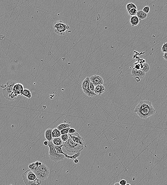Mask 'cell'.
<instances>
[{"instance_id": "3", "label": "cell", "mask_w": 167, "mask_h": 185, "mask_svg": "<svg viewBox=\"0 0 167 185\" xmlns=\"http://www.w3.org/2000/svg\"><path fill=\"white\" fill-rule=\"evenodd\" d=\"M47 146L49 147V156L51 160L57 162L63 161L65 158L64 155H59L57 153L52 141H48Z\"/></svg>"}, {"instance_id": "25", "label": "cell", "mask_w": 167, "mask_h": 185, "mask_svg": "<svg viewBox=\"0 0 167 185\" xmlns=\"http://www.w3.org/2000/svg\"><path fill=\"white\" fill-rule=\"evenodd\" d=\"M132 8H135V9H137V6L134 3H128L126 5V9L128 12V13L130 10Z\"/></svg>"}, {"instance_id": "16", "label": "cell", "mask_w": 167, "mask_h": 185, "mask_svg": "<svg viewBox=\"0 0 167 185\" xmlns=\"http://www.w3.org/2000/svg\"><path fill=\"white\" fill-rule=\"evenodd\" d=\"M54 148L55 149V150L57 151V153L59 155H64L65 156V158L69 159L70 156L67 155V153H65L64 152L62 149V148L63 147V145L60 146H57L54 145Z\"/></svg>"}, {"instance_id": "20", "label": "cell", "mask_w": 167, "mask_h": 185, "mask_svg": "<svg viewBox=\"0 0 167 185\" xmlns=\"http://www.w3.org/2000/svg\"><path fill=\"white\" fill-rule=\"evenodd\" d=\"M140 70H141L145 73H148L149 71L150 66L148 63H144L141 66V67H140Z\"/></svg>"}, {"instance_id": "15", "label": "cell", "mask_w": 167, "mask_h": 185, "mask_svg": "<svg viewBox=\"0 0 167 185\" xmlns=\"http://www.w3.org/2000/svg\"><path fill=\"white\" fill-rule=\"evenodd\" d=\"M23 181L25 185H42L44 181L40 180L37 178L33 181Z\"/></svg>"}, {"instance_id": "40", "label": "cell", "mask_w": 167, "mask_h": 185, "mask_svg": "<svg viewBox=\"0 0 167 185\" xmlns=\"http://www.w3.org/2000/svg\"><path fill=\"white\" fill-rule=\"evenodd\" d=\"M114 185H121L120 184H119V183H115V184H114Z\"/></svg>"}, {"instance_id": "18", "label": "cell", "mask_w": 167, "mask_h": 185, "mask_svg": "<svg viewBox=\"0 0 167 185\" xmlns=\"http://www.w3.org/2000/svg\"><path fill=\"white\" fill-rule=\"evenodd\" d=\"M140 20L137 16L131 17L130 20V23L132 26L134 27L137 26L139 23Z\"/></svg>"}, {"instance_id": "37", "label": "cell", "mask_w": 167, "mask_h": 185, "mask_svg": "<svg viewBox=\"0 0 167 185\" xmlns=\"http://www.w3.org/2000/svg\"><path fill=\"white\" fill-rule=\"evenodd\" d=\"M48 141H45L43 142V144L45 146H47L48 144Z\"/></svg>"}, {"instance_id": "8", "label": "cell", "mask_w": 167, "mask_h": 185, "mask_svg": "<svg viewBox=\"0 0 167 185\" xmlns=\"http://www.w3.org/2000/svg\"><path fill=\"white\" fill-rule=\"evenodd\" d=\"M22 177L23 180L33 181L37 178L34 173L30 169L23 173Z\"/></svg>"}, {"instance_id": "21", "label": "cell", "mask_w": 167, "mask_h": 185, "mask_svg": "<svg viewBox=\"0 0 167 185\" xmlns=\"http://www.w3.org/2000/svg\"><path fill=\"white\" fill-rule=\"evenodd\" d=\"M52 138H60L61 136L60 131L57 129V128H55L52 129Z\"/></svg>"}, {"instance_id": "35", "label": "cell", "mask_w": 167, "mask_h": 185, "mask_svg": "<svg viewBox=\"0 0 167 185\" xmlns=\"http://www.w3.org/2000/svg\"><path fill=\"white\" fill-rule=\"evenodd\" d=\"M121 185H126L127 184V181L124 179H122L119 183Z\"/></svg>"}, {"instance_id": "32", "label": "cell", "mask_w": 167, "mask_h": 185, "mask_svg": "<svg viewBox=\"0 0 167 185\" xmlns=\"http://www.w3.org/2000/svg\"><path fill=\"white\" fill-rule=\"evenodd\" d=\"M142 11H143V12H144L145 13L148 14L149 12L150 11V7L148 6H146L144 7L143 8Z\"/></svg>"}, {"instance_id": "5", "label": "cell", "mask_w": 167, "mask_h": 185, "mask_svg": "<svg viewBox=\"0 0 167 185\" xmlns=\"http://www.w3.org/2000/svg\"><path fill=\"white\" fill-rule=\"evenodd\" d=\"M18 82L14 80H9L7 82L6 85H1L0 87L3 88L2 93L4 97L7 99L9 95L13 92L14 86Z\"/></svg>"}, {"instance_id": "30", "label": "cell", "mask_w": 167, "mask_h": 185, "mask_svg": "<svg viewBox=\"0 0 167 185\" xmlns=\"http://www.w3.org/2000/svg\"><path fill=\"white\" fill-rule=\"evenodd\" d=\"M161 51L162 52H167V45L166 42L163 43L161 48Z\"/></svg>"}, {"instance_id": "22", "label": "cell", "mask_w": 167, "mask_h": 185, "mask_svg": "<svg viewBox=\"0 0 167 185\" xmlns=\"http://www.w3.org/2000/svg\"><path fill=\"white\" fill-rule=\"evenodd\" d=\"M52 142L54 145L57 146H60L63 145V141L61 140L60 137L53 138Z\"/></svg>"}, {"instance_id": "11", "label": "cell", "mask_w": 167, "mask_h": 185, "mask_svg": "<svg viewBox=\"0 0 167 185\" xmlns=\"http://www.w3.org/2000/svg\"><path fill=\"white\" fill-rule=\"evenodd\" d=\"M152 106L151 101H150L149 100L141 101L139 102L138 105L136 106L134 111L142 109L144 108H148Z\"/></svg>"}, {"instance_id": "29", "label": "cell", "mask_w": 167, "mask_h": 185, "mask_svg": "<svg viewBox=\"0 0 167 185\" xmlns=\"http://www.w3.org/2000/svg\"><path fill=\"white\" fill-rule=\"evenodd\" d=\"M80 155V152H77V153H75V154H74L73 156H70L69 159H74H74H76V158H77L79 157Z\"/></svg>"}, {"instance_id": "24", "label": "cell", "mask_w": 167, "mask_h": 185, "mask_svg": "<svg viewBox=\"0 0 167 185\" xmlns=\"http://www.w3.org/2000/svg\"><path fill=\"white\" fill-rule=\"evenodd\" d=\"M71 125L68 123H63L61 124H60L57 127V129L59 130L60 131H61L62 130L65 129L67 128H70Z\"/></svg>"}, {"instance_id": "4", "label": "cell", "mask_w": 167, "mask_h": 185, "mask_svg": "<svg viewBox=\"0 0 167 185\" xmlns=\"http://www.w3.org/2000/svg\"><path fill=\"white\" fill-rule=\"evenodd\" d=\"M134 112L136 113L140 118L146 119L154 115L155 112V110L154 109L153 106H152L148 108H144L142 109L136 111H134Z\"/></svg>"}, {"instance_id": "13", "label": "cell", "mask_w": 167, "mask_h": 185, "mask_svg": "<svg viewBox=\"0 0 167 185\" xmlns=\"http://www.w3.org/2000/svg\"><path fill=\"white\" fill-rule=\"evenodd\" d=\"M24 86L23 84L17 83L14 86L13 88L14 92L17 96L19 95H21L24 90Z\"/></svg>"}, {"instance_id": "31", "label": "cell", "mask_w": 167, "mask_h": 185, "mask_svg": "<svg viewBox=\"0 0 167 185\" xmlns=\"http://www.w3.org/2000/svg\"><path fill=\"white\" fill-rule=\"evenodd\" d=\"M70 129V128H69L62 130L60 131L61 135L68 134V132H69V130Z\"/></svg>"}, {"instance_id": "7", "label": "cell", "mask_w": 167, "mask_h": 185, "mask_svg": "<svg viewBox=\"0 0 167 185\" xmlns=\"http://www.w3.org/2000/svg\"><path fill=\"white\" fill-rule=\"evenodd\" d=\"M68 135L74 142L77 143L79 144L86 146L84 139L81 137V136L77 132H75L74 134H69Z\"/></svg>"}, {"instance_id": "41", "label": "cell", "mask_w": 167, "mask_h": 185, "mask_svg": "<svg viewBox=\"0 0 167 185\" xmlns=\"http://www.w3.org/2000/svg\"><path fill=\"white\" fill-rule=\"evenodd\" d=\"M126 185H131L129 184H127Z\"/></svg>"}, {"instance_id": "2", "label": "cell", "mask_w": 167, "mask_h": 185, "mask_svg": "<svg viewBox=\"0 0 167 185\" xmlns=\"http://www.w3.org/2000/svg\"><path fill=\"white\" fill-rule=\"evenodd\" d=\"M53 27L56 34L60 36L65 35L67 31L70 29L69 25L64 23L61 20L54 22Z\"/></svg>"}, {"instance_id": "17", "label": "cell", "mask_w": 167, "mask_h": 185, "mask_svg": "<svg viewBox=\"0 0 167 185\" xmlns=\"http://www.w3.org/2000/svg\"><path fill=\"white\" fill-rule=\"evenodd\" d=\"M52 129H49L46 130L45 131V137L47 141H52Z\"/></svg>"}, {"instance_id": "28", "label": "cell", "mask_w": 167, "mask_h": 185, "mask_svg": "<svg viewBox=\"0 0 167 185\" xmlns=\"http://www.w3.org/2000/svg\"><path fill=\"white\" fill-rule=\"evenodd\" d=\"M69 136L68 134H66L62 135L60 136L61 140L63 142H65L68 140L69 139Z\"/></svg>"}, {"instance_id": "39", "label": "cell", "mask_w": 167, "mask_h": 185, "mask_svg": "<svg viewBox=\"0 0 167 185\" xmlns=\"http://www.w3.org/2000/svg\"><path fill=\"white\" fill-rule=\"evenodd\" d=\"M134 79L135 80H136V81H137V82H138L140 81V78H139L138 77L135 78Z\"/></svg>"}, {"instance_id": "1", "label": "cell", "mask_w": 167, "mask_h": 185, "mask_svg": "<svg viewBox=\"0 0 167 185\" xmlns=\"http://www.w3.org/2000/svg\"><path fill=\"white\" fill-rule=\"evenodd\" d=\"M63 146L67 152L72 153L80 152L84 149V147H86V146L79 144L74 142L69 136L68 140L65 142Z\"/></svg>"}, {"instance_id": "9", "label": "cell", "mask_w": 167, "mask_h": 185, "mask_svg": "<svg viewBox=\"0 0 167 185\" xmlns=\"http://www.w3.org/2000/svg\"><path fill=\"white\" fill-rule=\"evenodd\" d=\"M33 172L36 175L37 178L43 181H45L47 179L50 174L49 173L39 170L37 168Z\"/></svg>"}, {"instance_id": "27", "label": "cell", "mask_w": 167, "mask_h": 185, "mask_svg": "<svg viewBox=\"0 0 167 185\" xmlns=\"http://www.w3.org/2000/svg\"><path fill=\"white\" fill-rule=\"evenodd\" d=\"M137 12H138L137 9H135V8H132L130 10L128 13L130 16L132 17V16H135L137 14Z\"/></svg>"}, {"instance_id": "10", "label": "cell", "mask_w": 167, "mask_h": 185, "mask_svg": "<svg viewBox=\"0 0 167 185\" xmlns=\"http://www.w3.org/2000/svg\"><path fill=\"white\" fill-rule=\"evenodd\" d=\"M89 80L95 87L98 85H103V80L100 76L96 75L92 76L89 78Z\"/></svg>"}, {"instance_id": "34", "label": "cell", "mask_w": 167, "mask_h": 185, "mask_svg": "<svg viewBox=\"0 0 167 185\" xmlns=\"http://www.w3.org/2000/svg\"><path fill=\"white\" fill-rule=\"evenodd\" d=\"M76 132V130L74 129L73 128L70 129L69 130V132H68V134H74V133H75Z\"/></svg>"}, {"instance_id": "12", "label": "cell", "mask_w": 167, "mask_h": 185, "mask_svg": "<svg viewBox=\"0 0 167 185\" xmlns=\"http://www.w3.org/2000/svg\"><path fill=\"white\" fill-rule=\"evenodd\" d=\"M132 76L135 78L138 77L140 79H143L145 77V73L140 70H136L134 68L132 69L131 71Z\"/></svg>"}, {"instance_id": "33", "label": "cell", "mask_w": 167, "mask_h": 185, "mask_svg": "<svg viewBox=\"0 0 167 185\" xmlns=\"http://www.w3.org/2000/svg\"><path fill=\"white\" fill-rule=\"evenodd\" d=\"M95 87V86H94V85H93V83L90 81L89 84V89H90L91 92H92L93 93H94Z\"/></svg>"}, {"instance_id": "38", "label": "cell", "mask_w": 167, "mask_h": 185, "mask_svg": "<svg viewBox=\"0 0 167 185\" xmlns=\"http://www.w3.org/2000/svg\"><path fill=\"white\" fill-rule=\"evenodd\" d=\"M74 162L75 163H78L79 162V160L77 158L74 159Z\"/></svg>"}, {"instance_id": "19", "label": "cell", "mask_w": 167, "mask_h": 185, "mask_svg": "<svg viewBox=\"0 0 167 185\" xmlns=\"http://www.w3.org/2000/svg\"><path fill=\"white\" fill-rule=\"evenodd\" d=\"M136 15L139 20L145 19L148 16V14L145 13L142 10L138 11Z\"/></svg>"}, {"instance_id": "36", "label": "cell", "mask_w": 167, "mask_h": 185, "mask_svg": "<svg viewBox=\"0 0 167 185\" xmlns=\"http://www.w3.org/2000/svg\"><path fill=\"white\" fill-rule=\"evenodd\" d=\"M163 58L165 59V60H167V53L165 52L164 53V54H163Z\"/></svg>"}, {"instance_id": "23", "label": "cell", "mask_w": 167, "mask_h": 185, "mask_svg": "<svg viewBox=\"0 0 167 185\" xmlns=\"http://www.w3.org/2000/svg\"><path fill=\"white\" fill-rule=\"evenodd\" d=\"M21 95H23L28 99H30L32 97V94L30 91L27 89H24Z\"/></svg>"}, {"instance_id": "6", "label": "cell", "mask_w": 167, "mask_h": 185, "mask_svg": "<svg viewBox=\"0 0 167 185\" xmlns=\"http://www.w3.org/2000/svg\"><path fill=\"white\" fill-rule=\"evenodd\" d=\"M90 81L89 77H87L83 81L81 87L85 95L89 97H92L95 95L94 93L91 92L89 88V84Z\"/></svg>"}, {"instance_id": "14", "label": "cell", "mask_w": 167, "mask_h": 185, "mask_svg": "<svg viewBox=\"0 0 167 185\" xmlns=\"http://www.w3.org/2000/svg\"><path fill=\"white\" fill-rule=\"evenodd\" d=\"M105 90V88L104 86L103 85H98L95 87L94 93L95 95L99 96L102 95Z\"/></svg>"}, {"instance_id": "26", "label": "cell", "mask_w": 167, "mask_h": 185, "mask_svg": "<svg viewBox=\"0 0 167 185\" xmlns=\"http://www.w3.org/2000/svg\"><path fill=\"white\" fill-rule=\"evenodd\" d=\"M29 169L30 170L33 172L38 168V167L36 166L35 163L34 162L29 164Z\"/></svg>"}]
</instances>
